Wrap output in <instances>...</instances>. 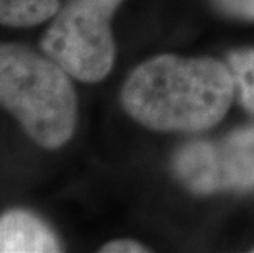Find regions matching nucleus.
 Listing matches in <instances>:
<instances>
[{
  "label": "nucleus",
  "instance_id": "obj_1",
  "mask_svg": "<svg viewBox=\"0 0 254 253\" xmlns=\"http://www.w3.org/2000/svg\"><path fill=\"white\" fill-rule=\"evenodd\" d=\"M235 94L228 64L159 55L129 74L120 99L127 114L149 130L192 133L220 123Z\"/></svg>",
  "mask_w": 254,
  "mask_h": 253
},
{
  "label": "nucleus",
  "instance_id": "obj_2",
  "mask_svg": "<svg viewBox=\"0 0 254 253\" xmlns=\"http://www.w3.org/2000/svg\"><path fill=\"white\" fill-rule=\"evenodd\" d=\"M0 107L36 145L58 150L77 125V94L56 61L18 43H0Z\"/></svg>",
  "mask_w": 254,
  "mask_h": 253
},
{
  "label": "nucleus",
  "instance_id": "obj_3",
  "mask_svg": "<svg viewBox=\"0 0 254 253\" xmlns=\"http://www.w3.org/2000/svg\"><path fill=\"white\" fill-rule=\"evenodd\" d=\"M123 0H67L40 41L41 51L69 76L87 84L104 81L115 64L112 18Z\"/></svg>",
  "mask_w": 254,
  "mask_h": 253
},
{
  "label": "nucleus",
  "instance_id": "obj_4",
  "mask_svg": "<svg viewBox=\"0 0 254 253\" xmlns=\"http://www.w3.org/2000/svg\"><path fill=\"white\" fill-rule=\"evenodd\" d=\"M176 173L198 194L254 186V127L231 132L221 143L193 142L176 155Z\"/></svg>",
  "mask_w": 254,
  "mask_h": 253
},
{
  "label": "nucleus",
  "instance_id": "obj_5",
  "mask_svg": "<svg viewBox=\"0 0 254 253\" xmlns=\"http://www.w3.org/2000/svg\"><path fill=\"white\" fill-rule=\"evenodd\" d=\"M55 252H61L58 237L33 212L10 209L0 215V253Z\"/></svg>",
  "mask_w": 254,
  "mask_h": 253
},
{
  "label": "nucleus",
  "instance_id": "obj_6",
  "mask_svg": "<svg viewBox=\"0 0 254 253\" xmlns=\"http://www.w3.org/2000/svg\"><path fill=\"white\" fill-rule=\"evenodd\" d=\"M59 7V0H0V25L12 28L36 26L51 20Z\"/></svg>",
  "mask_w": 254,
  "mask_h": 253
},
{
  "label": "nucleus",
  "instance_id": "obj_7",
  "mask_svg": "<svg viewBox=\"0 0 254 253\" xmlns=\"http://www.w3.org/2000/svg\"><path fill=\"white\" fill-rule=\"evenodd\" d=\"M228 66L241 104L254 114V48L233 51L228 58Z\"/></svg>",
  "mask_w": 254,
  "mask_h": 253
},
{
  "label": "nucleus",
  "instance_id": "obj_8",
  "mask_svg": "<svg viewBox=\"0 0 254 253\" xmlns=\"http://www.w3.org/2000/svg\"><path fill=\"white\" fill-rule=\"evenodd\" d=\"M221 8L235 17L254 20V0H217Z\"/></svg>",
  "mask_w": 254,
  "mask_h": 253
},
{
  "label": "nucleus",
  "instance_id": "obj_9",
  "mask_svg": "<svg viewBox=\"0 0 254 253\" xmlns=\"http://www.w3.org/2000/svg\"><path fill=\"white\" fill-rule=\"evenodd\" d=\"M100 252L102 253H144V252H148V249L134 240L122 239V240H113V242H109V244H105L100 249Z\"/></svg>",
  "mask_w": 254,
  "mask_h": 253
}]
</instances>
